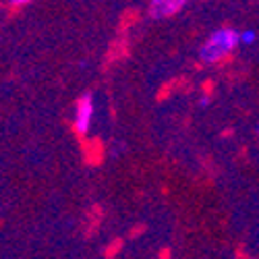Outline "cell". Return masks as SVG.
Listing matches in <instances>:
<instances>
[{
	"instance_id": "1",
	"label": "cell",
	"mask_w": 259,
	"mask_h": 259,
	"mask_svg": "<svg viewBox=\"0 0 259 259\" xmlns=\"http://www.w3.org/2000/svg\"><path fill=\"white\" fill-rule=\"evenodd\" d=\"M239 41H241V33L239 31H234V29H220V31H215L205 41V46L201 48L199 56H201L203 62H218L224 56H228L236 48Z\"/></svg>"
},
{
	"instance_id": "2",
	"label": "cell",
	"mask_w": 259,
	"mask_h": 259,
	"mask_svg": "<svg viewBox=\"0 0 259 259\" xmlns=\"http://www.w3.org/2000/svg\"><path fill=\"white\" fill-rule=\"evenodd\" d=\"M92 114H94V104H92V96L85 94L79 98L77 104V118H75V126H77V133L85 135L90 131V122H92Z\"/></svg>"
},
{
	"instance_id": "3",
	"label": "cell",
	"mask_w": 259,
	"mask_h": 259,
	"mask_svg": "<svg viewBox=\"0 0 259 259\" xmlns=\"http://www.w3.org/2000/svg\"><path fill=\"white\" fill-rule=\"evenodd\" d=\"M187 5V0H152V13L154 19H164V17H172L175 13H179L183 7Z\"/></svg>"
},
{
	"instance_id": "4",
	"label": "cell",
	"mask_w": 259,
	"mask_h": 259,
	"mask_svg": "<svg viewBox=\"0 0 259 259\" xmlns=\"http://www.w3.org/2000/svg\"><path fill=\"white\" fill-rule=\"evenodd\" d=\"M255 39H257L255 31H243V33H241V41H243V44H253Z\"/></svg>"
},
{
	"instance_id": "5",
	"label": "cell",
	"mask_w": 259,
	"mask_h": 259,
	"mask_svg": "<svg viewBox=\"0 0 259 259\" xmlns=\"http://www.w3.org/2000/svg\"><path fill=\"white\" fill-rule=\"evenodd\" d=\"M13 5H25V3H29V0H11Z\"/></svg>"
}]
</instances>
